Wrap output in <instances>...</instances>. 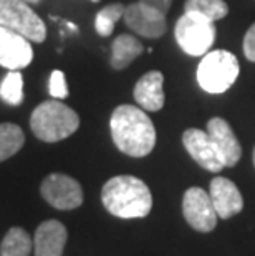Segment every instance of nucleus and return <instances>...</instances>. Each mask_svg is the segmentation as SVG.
<instances>
[{"label": "nucleus", "instance_id": "8", "mask_svg": "<svg viewBox=\"0 0 255 256\" xmlns=\"http://www.w3.org/2000/svg\"><path fill=\"white\" fill-rule=\"evenodd\" d=\"M182 214L186 222L194 230L207 233L217 226V212L214 208L210 195L200 187H191L186 190L182 198Z\"/></svg>", "mask_w": 255, "mask_h": 256}, {"label": "nucleus", "instance_id": "13", "mask_svg": "<svg viewBox=\"0 0 255 256\" xmlns=\"http://www.w3.org/2000/svg\"><path fill=\"white\" fill-rule=\"evenodd\" d=\"M209 195L212 198L214 208L219 215V218H230L237 214H240L243 208L242 194L238 192L237 185L225 177H215L210 182Z\"/></svg>", "mask_w": 255, "mask_h": 256}, {"label": "nucleus", "instance_id": "19", "mask_svg": "<svg viewBox=\"0 0 255 256\" xmlns=\"http://www.w3.org/2000/svg\"><path fill=\"white\" fill-rule=\"evenodd\" d=\"M25 144V136L20 126L12 122L0 124V162L14 157Z\"/></svg>", "mask_w": 255, "mask_h": 256}, {"label": "nucleus", "instance_id": "15", "mask_svg": "<svg viewBox=\"0 0 255 256\" xmlns=\"http://www.w3.org/2000/svg\"><path fill=\"white\" fill-rule=\"evenodd\" d=\"M134 100L144 111L156 112L164 106V76L161 72H149L143 74L134 86Z\"/></svg>", "mask_w": 255, "mask_h": 256}, {"label": "nucleus", "instance_id": "3", "mask_svg": "<svg viewBox=\"0 0 255 256\" xmlns=\"http://www.w3.org/2000/svg\"><path fill=\"white\" fill-rule=\"evenodd\" d=\"M30 128L35 138L43 142H58L80 128V118L70 106L52 100L35 108L30 116Z\"/></svg>", "mask_w": 255, "mask_h": 256}, {"label": "nucleus", "instance_id": "10", "mask_svg": "<svg viewBox=\"0 0 255 256\" xmlns=\"http://www.w3.org/2000/svg\"><path fill=\"white\" fill-rule=\"evenodd\" d=\"M34 60L30 40L0 25V66L7 70L27 68Z\"/></svg>", "mask_w": 255, "mask_h": 256}, {"label": "nucleus", "instance_id": "21", "mask_svg": "<svg viewBox=\"0 0 255 256\" xmlns=\"http://www.w3.org/2000/svg\"><path fill=\"white\" fill-rule=\"evenodd\" d=\"M124 5L123 4H111L108 7L101 8L98 14H96L95 18V30L100 36H110L115 30V24L123 18L124 15Z\"/></svg>", "mask_w": 255, "mask_h": 256}, {"label": "nucleus", "instance_id": "14", "mask_svg": "<svg viewBox=\"0 0 255 256\" xmlns=\"http://www.w3.org/2000/svg\"><path fill=\"white\" fill-rule=\"evenodd\" d=\"M68 232L62 222L47 220L39 225L34 238L35 256H63Z\"/></svg>", "mask_w": 255, "mask_h": 256}, {"label": "nucleus", "instance_id": "26", "mask_svg": "<svg viewBox=\"0 0 255 256\" xmlns=\"http://www.w3.org/2000/svg\"><path fill=\"white\" fill-rule=\"evenodd\" d=\"M253 166H255V149H253Z\"/></svg>", "mask_w": 255, "mask_h": 256}, {"label": "nucleus", "instance_id": "23", "mask_svg": "<svg viewBox=\"0 0 255 256\" xmlns=\"http://www.w3.org/2000/svg\"><path fill=\"white\" fill-rule=\"evenodd\" d=\"M243 55L248 62L255 63V24L247 30L245 36H243Z\"/></svg>", "mask_w": 255, "mask_h": 256}, {"label": "nucleus", "instance_id": "22", "mask_svg": "<svg viewBox=\"0 0 255 256\" xmlns=\"http://www.w3.org/2000/svg\"><path fill=\"white\" fill-rule=\"evenodd\" d=\"M48 92L52 94L53 100H65V98H68V86H67V80H65L63 72L55 70V72L50 74Z\"/></svg>", "mask_w": 255, "mask_h": 256}, {"label": "nucleus", "instance_id": "17", "mask_svg": "<svg viewBox=\"0 0 255 256\" xmlns=\"http://www.w3.org/2000/svg\"><path fill=\"white\" fill-rule=\"evenodd\" d=\"M34 246V240L24 228L12 226L0 244V256H29Z\"/></svg>", "mask_w": 255, "mask_h": 256}, {"label": "nucleus", "instance_id": "18", "mask_svg": "<svg viewBox=\"0 0 255 256\" xmlns=\"http://www.w3.org/2000/svg\"><path fill=\"white\" fill-rule=\"evenodd\" d=\"M184 12L194 14L200 18H205L215 24L229 14V5L224 0H186Z\"/></svg>", "mask_w": 255, "mask_h": 256}, {"label": "nucleus", "instance_id": "5", "mask_svg": "<svg viewBox=\"0 0 255 256\" xmlns=\"http://www.w3.org/2000/svg\"><path fill=\"white\" fill-rule=\"evenodd\" d=\"M174 36L184 53L191 56H204L214 45L217 30L212 22L184 12L176 24Z\"/></svg>", "mask_w": 255, "mask_h": 256}, {"label": "nucleus", "instance_id": "4", "mask_svg": "<svg viewBox=\"0 0 255 256\" xmlns=\"http://www.w3.org/2000/svg\"><path fill=\"white\" fill-rule=\"evenodd\" d=\"M238 78V60L225 50L207 52L197 66V83L210 94L225 92Z\"/></svg>", "mask_w": 255, "mask_h": 256}, {"label": "nucleus", "instance_id": "27", "mask_svg": "<svg viewBox=\"0 0 255 256\" xmlns=\"http://www.w3.org/2000/svg\"><path fill=\"white\" fill-rule=\"evenodd\" d=\"M91 2H95V4H96V2H100V0H91Z\"/></svg>", "mask_w": 255, "mask_h": 256}, {"label": "nucleus", "instance_id": "6", "mask_svg": "<svg viewBox=\"0 0 255 256\" xmlns=\"http://www.w3.org/2000/svg\"><path fill=\"white\" fill-rule=\"evenodd\" d=\"M0 25L35 43H43L47 38L45 24L25 0H0Z\"/></svg>", "mask_w": 255, "mask_h": 256}, {"label": "nucleus", "instance_id": "16", "mask_svg": "<svg viewBox=\"0 0 255 256\" xmlns=\"http://www.w3.org/2000/svg\"><path fill=\"white\" fill-rule=\"evenodd\" d=\"M144 52V46L133 35H119L111 45V66L115 70H124Z\"/></svg>", "mask_w": 255, "mask_h": 256}, {"label": "nucleus", "instance_id": "1", "mask_svg": "<svg viewBox=\"0 0 255 256\" xmlns=\"http://www.w3.org/2000/svg\"><path fill=\"white\" fill-rule=\"evenodd\" d=\"M113 142L129 157H146L156 146V129L143 108L118 106L110 119Z\"/></svg>", "mask_w": 255, "mask_h": 256}, {"label": "nucleus", "instance_id": "20", "mask_svg": "<svg viewBox=\"0 0 255 256\" xmlns=\"http://www.w3.org/2000/svg\"><path fill=\"white\" fill-rule=\"evenodd\" d=\"M0 100L10 106H19L24 101V76L19 70H9L0 83Z\"/></svg>", "mask_w": 255, "mask_h": 256}, {"label": "nucleus", "instance_id": "24", "mask_svg": "<svg viewBox=\"0 0 255 256\" xmlns=\"http://www.w3.org/2000/svg\"><path fill=\"white\" fill-rule=\"evenodd\" d=\"M139 2L149 5V7L159 10V12H162V14H167V10H169L172 0H139Z\"/></svg>", "mask_w": 255, "mask_h": 256}, {"label": "nucleus", "instance_id": "7", "mask_svg": "<svg viewBox=\"0 0 255 256\" xmlns=\"http://www.w3.org/2000/svg\"><path fill=\"white\" fill-rule=\"evenodd\" d=\"M42 197L57 210H75L83 204V190L73 177L65 174H50L43 178Z\"/></svg>", "mask_w": 255, "mask_h": 256}, {"label": "nucleus", "instance_id": "25", "mask_svg": "<svg viewBox=\"0 0 255 256\" xmlns=\"http://www.w3.org/2000/svg\"><path fill=\"white\" fill-rule=\"evenodd\" d=\"M25 2L30 5H35V4H40V0H25Z\"/></svg>", "mask_w": 255, "mask_h": 256}, {"label": "nucleus", "instance_id": "11", "mask_svg": "<svg viewBox=\"0 0 255 256\" xmlns=\"http://www.w3.org/2000/svg\"><path fill=\"white\" fill-rule=\"evenodd\" d=\"M182 144L197 164L209 172H220L224 168L215 146L210 139L207 130L200 129H187L182 134Z\"/></svg>", "mask_w": 255, "mask_h": 256}, {"label": "nucleus", "instance_id": "12", "mask_svg": "<svg viewBox=\"0 0 255 256\" xmlns=\"http://www.w3.org/2000/svg\"><path fill=\"white\" fill-rule=\"evenodd\" d=\"M207 132L212 139L224 167H234L240 160L242 147L238 144V139L235 138L229 122L224 121L222 118H212L207 122Z\"/></svg>", "mask_w": 255, "mask_h": 256}, {"label": "nucleus", "instance_id": "2", "mask_svg": "<svg viewBox=\"0 0 255 256\" xmlns=\"http://www.w3.org/2000/svg\"><path fill=\"white\" fill-rule=\"evenodd\" d=\"M101 202L111 215L119 218H143L153 208L149 187L133 176L110 178L103 185Z\"/></svg>", "mask_w": 255, "mask_h": 256}, {"label": "nucleus", "instance_id": "9", "mask_svg": "<svg viewBox=\"0 0 255 256\" xmlns=\"http://www.w3.org/2000/svg\"><path fill=\"white\" fill-rule=\"evenodd\" d=\"M123 18L128 28L144 38H159L167 30L166 14L139 2V0L124 8Z\"/></svg>", "mask_w": 255, "mask_h": 256}]
</instances>
